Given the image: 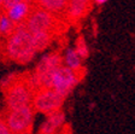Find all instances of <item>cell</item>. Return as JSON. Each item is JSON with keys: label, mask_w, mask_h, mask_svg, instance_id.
<instances>
[{"label": "cell", "mask_w": 135, "mask_h": 134, "mask_svg": "<svg viewBox=\"0 0 135 134\" xmlns=\"http://www.w3.org/2000/svg\"><path fill=\"white\" fill-rule=\"evenodd\" d=\"M30 8H31V1H22V3L15 4L13 6H11L5 12L7 13L8 18L17 24V23L24 22L25 18L28 17L29 12H30Z\"/></svg>", "instance_id": "cell-9"}, {"label": "cell", "mask_w": 135, "mask_h": 134, "mask_svg": "<svg viewBox=\"0 0 135 134\" xmlns=\"http://www.w3.org/2000/svg\"><path fill=\"white\" fill-rule=\"evenodd\" d=\"M24 24L30 34L34 33H48L56 39L65 36L70 28L64 17L56 16L50 12L35 6L31 3V8Z\"/></svg>", "instance_id": "cell-3"}, {"label": "cell", "mask_w": 135, "mask_h": 134, "mask_svg": "<svg viewBox=\"0 0 135 134\" xmlns=\"http://www.w3.org/2000/svg\"><path fill=\"white\" fill-rule=\"evenodd\" d=\"M31 39H33L34 50L36 53L45 51L56 41V39L48 33H34L31 34Z\"/></svg>", "instance_id": "cell-11"}, {"label": "cell", "mask_w": 135, "mask_h": 134, "mask_svg": "<svg viewBox=\"0 0 135 134\" xmlns=\"http://www.w3.org/2000/svg\"><path fill=\"white\" fill-rule=\"evenodd\" d=\"M74 50L76 51V53L79 54V57L82 59H86L89 54V51H88V47H87V44L84 41V38L82 35H79L77 39H76V42H75V48Z\"/></svg>", "instance_id": "cell-13"}, {"label": "cell", "mask_w": 135, "mask_h": 134, "mask_svg": "<svg viewBox=\"0 0 135 134\" xmlns=\"http://www.w3.org/2000/svg\"><path fill=\"white\" fill-rule=\"evenodd\" d=\"M56 134H73V127L70 123H64L62 128L59 129Z\"/></svg>", "instance_id": "cell-16"}, {"label": "cell", "mask_w": 135, "mask_h": 134, "mask_svg": "<svg viewBox=\"0 0 135 134\" xmlns=\"http://www.w3.org/2000/svg\"><path fill=\"white\" fill-rule=\"evenodd\" d=\"M77 84H80V81L76 77L75 73L65 65L57 69L51 78V88L58 92L59 94L64 95L65 98L70 94L71 91L77 86Z\"/></svg>", "instance_id": "cell-6"}, {"label": "cell", "mask_w": 135, "mask_h": 134, "mask_svg": "<svg viewBox=\"0 0 135 134\" xmlns=\"http://www.w3.org/2000/svg\"><path fill=\"white\" fill-rule=\"evenodd\" d=\"M66 98L59 94L52 88H42L37 89L31 98V108L35 112H40L44 115H50L54 111L62 109Z\"/></svg>", "instance_id": "cell-5"}, {"label": "cell", "mask_w": 135, "mask_h": 134, "mask_svg": "<svg viewBox=\"0 0 135 134\" xmlns=\"http://www.w3.org/2000/svg\"><path fill=\"white\" fill-rule=\"evenodd\" d=\"M0 89L7 110H16L30 105L34 94L31 85V71L13 73L0 81Z\"/></svg>", "instance_id": "cell-1"}, {"label": "cell", "mask_w": 135, "mask_h": 134, "mask_svg": "<svg viewBox=\"0 0 135 134\" xmlns=\"http://www.w3.org/2000/svg\"><path fill=\"white\" fill-rule=\"evenodd\" d=\"M34 115L35 111L31 105H27L16 110L5 109L3 111L4 120L11 134H23L27 132H33Z\"/></svg>", "instance_id": "cell-4"}, {"label": "cell", "mask_w": 135, "mask_h": 134, "mask_svg": "<svg viewBox=\"0 0 135 134\" xmlns=\"http://www.w3.org/2000/svg\"><path fill=\"white\" fill-rule=\"evenodd\" d=\"M65 123V114L62 109L46 116L37 134H56Z\"/></svg>", "instance_id": "cell-8"}, {"label": "cell", "mask_w": 135, "mask_h": 134, "mask_svg": "<svg viewBox=\"0 0 135 134\" xmlns=\"http://www.w3.org/2000/svg\"><path fill=\"white\" fill-rule=\"evenodd\" d=\"M31 3L50 13L62 17L66 6V0H31Z\"/></svg>", "instance_id": "cell-10"}, {"label": "cell", "mask_w": 135, "mask_h": 134, "mask_svg": "<svg viewBox=\"0 0 135 134\" xmlns=\"http://www.w3.org/2000/svg\"><path fill=\"white\" fill-rule=\"evenodd\" d=\"M0 134H11L10 131H8L7 126H6L5 120H4L3 111H0Z\"/></svg>", "instance_id": "cell-15"}, {"label": "cell", "mask_w": 135, "mask_h": 134, "mask_svg": "<svg viewBox=\"0 0 135 134\" xmlns=\"http://www.w3.org/2000/svg\"><path fill=\"white\" fill-rule=\"evenodd\" d=\"M22 1H31V0H5L4 4H3V6H1L0 8H3L4 11H6V10H8L11 6H13L15 4L22 3Z\"/></svg>", "instance_id": "cell-14"}, {"label": "cell", "mask_w": 135, "mask_h": 134, "mask_svg": "<svg viewBox=\"0 0 135 134\" xmlns=\"http://www.w3.org/2000/svg\"><path fill=\"white\" fill-rule=\"evenodd\" d=\"M107 0H93V4H95V5H103L105 4Z\"/></svg>", "instance_id": "cell-17"}, {"label": "cell", "mask_w": 135, "mask_h": 134, "mask_svg": "<svg viewBox=\"0 0 135 134\" xmlns=\"http://www.w3.org/2000/svg\"><path fill=\"white\" fill-rule=\"evenodd\" d=\"M4 1H5V0H0V7H1V6H3V4H4Z\"/></svg>", "instance_id": "cell-18"}, {"label": "cell", "mask_w": 135, "mask_h": 134, "mask_svg": "<svg viewBox=\"0 0 135 134\" xmlns=\"http://www.w3.org/2000/svg\"><path fill=\"white\" fill-rule=\"evenodd\" d=\"M3 41L7 62L25 65L30 63L36 54L33 46L31 34L28 31L24 22L17 23L12 33Z\"/></svg>", "instance_id": "cell-2"}, {"label": "cell", "mask_w": 135, "mask_h": 134, "mask_svg": "<svg viewBox=\"0 0 135 134\" xmlns=\"http://www.w3.org/2000/svg\"><path fill=\"white\" fill-rule=\"evenodd\" d=\"M15 27H16V23L12 22L8 18L7 13L0 8V40H5L12 33Z\"/></svg>", "instance_id": "cell-12"}, {"label": "cell", "mask_w": 135, "mask_h": 134, "mask_svg": "<svg viewBox=\"0 0 135 134\" xmlns=\"http://www.w3.org/2000/svg\"><path fill=\"white\" fill-rule=\"evenodd\" d=\"M92 7L93 0H66L63 17L70 27H77L88 16Z\"/></svg>", "instance_id": "cell-7"}]
</instances>
